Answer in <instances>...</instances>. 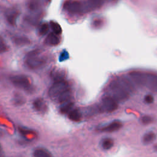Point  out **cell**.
Here are the masks:
<instances>
[{
	"mask_svg": "<svg viewBox=\"0 0 157 157\" xmlns=\"http://www.w3.org/2000/svg\"><path fill=\"white\" fill-rule=\"evenodd\" d=\"M109 90L112 97L116 101L123 102L126 101L129 96V93L120 84L117 79L111 82L109 85Z\"/></svg>",
	"mask_w": 157,
	"mask_h": 157,
	"instance_id": "6da1fadb",
	"label": "cell"
},
{
	"mask_svg": "<svg viewBox=\"0 0 157 157\" xmlns=\"http://www.w3.org/2000/svg\"><path fill=\"white\" fill-rule=\"evenodd\" d=\"M63 9L71 13L78 14L89 11L91 9L88 2H84L78 0H67L63 4Z\"/></svg>",
	"mask_w": 157,
	"mask_h": 157,
	"instance_id": "7a4b0ae2",
	"label": "cell"
},
{
	"mask_svg": "<svg viewBox=\"0 0 157 157\" xmlns=\"http://www.w3.org/2000/svg\"><path fill=\"white\" fill-rule=\"evenodd\" d=\"M70 90L69 85L64 80L55 82L49 88L48 96L52 99L57 101L61 96Z\"/></svg>",
	"mask_w": 157,
	"mask_h": 157,
	"instance_id": "3957f363",
	"label": "cell"
},
{
	"mask_svg": "<svg viewBox=\"0 0 157 157\" xmlns=\"http://www.w3.org/2000/svg\"><path fill=\"white\" fill-rule=\"evenodd\" d=\"M118 108L117 101H116L112 96H105L104 97L101 102L100 109L105 112L110 113L116 110Z\"/></svg>",
	"mask_w": 157,
	"mask_h": 157,
	"instance_id": "277c9868",
	"label": "cell"
},
{
	"mask_svg": "<svg viewBox=\"0 0 157 157\" xmlns=\"http://www.w3.org/2000/svg\"><path fill=\"white\" fill-rule=\"evenodd\" d=\"M12 83L16 87L24 89L29 90L31 87V83L29 79L24 75H16L10 78Z\"/></svg>",
	"mask_w": 157,
	"mask_h": 157,
	"instance_id": "5b68a950",
	"label": "cell"
},
{
	"mask_svg": "<svg viewBox=\"0 0 157 157\" xmlns=\"http://www.w3.org/2000/svg\"><path fill=\"white\" fill-rule=\"evenodd\" d=\"M46 63V60L44 58L36 56H27L26 59V65L31 69H34L39 68L40 67L44 65Z\"/></svg>",
	"mask_w": 157,
	"mask_h": 157,
	"instance_id": "8992f818",
	"label": "cell"
},
{
	"mask_svg": "<svg viewBox=\"0 0 157 157\" xmlns=\"http://www.w3.org/2000/svg\"><path fill=\"white\" fill-rule=\"evenodd\" d=\"M129 75L131 81L137 86H146V74L134 71L130 72Z\"/></svg>",
	"mask_w": 157,
	"mask_h": 157,
	"instance_id": "52a82bcc",
	"label": "cell"
},
{
	"mask_svg": "<svg viewBox=\"0 0 157 157\" xmlns=\"http://www.w3.org/2000/svg\"><path fill=\"white\" fill-rule=\"evenodd\" d=\"M123 126V124L121 121L116 120L110 122L107 125L102 127L101 128V131L103 132H112L116 131L119 130Z\"/></svg>",
	"mask_w": 157,
	"mask_h": 157,
	"instance_id": "ba28073f",
	"label": "cell"
},
{
	"mask_svg": "<svg viewBox=\"0 0 157 157\" xmlns=\"http://www.w3.org/2000/svg\"><path fill=\"white\" fill-rule=\"evenodd\" d=\"M146 86L151 90L157 91V75L146 74Z\"/></svg>",
	"mask_w": 157,
	"mask_h": 157,
	"instance_id": "9c48e42d",
	"label": "cell"
},
{
	"mask_svg": "<svg viewBox=\"0 0 157 157\" xmlns=\"http://www.w3.org/2000/svg\"><path fill=\"white\" fill-rule=\"evenodd\" d=\"M54 33H50L45 40V43L48 45L51 46H55L59 44L60 42V38Z\"/></svg>",
	"mask_w": 157,
	"mask_h": 157,
	"instance_id": "30bf717a",
	"label": "cell"
},
{
	"mask_svg": "<svg viewBox=\"0 0 157 157\" xmlns=\"http://www.w3.org/2000/svg\"><path fill=\"white\" fill-rule=\"evenodd\" d=\"M18 15V12L16 10H9L6 12V18L9 25L15 26L16 24V20Z\"/></svg>",
	"mask_w": 157,
	"mask_h": 157,
	"instance_id": "8fae6325",
	"label": "cell"
},
{
	"mask_svg": "<svg viewBox=\"0 0 157 157\" xmlns=\"http://www.w3.org/2000/svg\"><path fill=\"white\" fill-rule=\"evenodd\" d=\"M33 157H53V155L45 148H37L33 151Z\"/></svg>",
	"mask_w": 157,
	"mask_h": 157,
	"instance_id": "7c38bea8",
	"label": "cell"
},
{
	"mask_svg": "<svg viewBox=\"0 0 157 157\" xmlns=\"http://www.w3.org/2000/svg\"><path fill=\"white\" fill-rule=\"evenodd\" d=\"M51 77L56 82L61 81L63 80V78L65 77V74L64 71L60 69H54L51 73Z\"/></svg>",
	"mask_w": 157,
	"mask_h": 157,
	"instance_id": "4fadbf2b",
	"label": "cell"
},
{
	"mask_svg": "<svg viewBox=\"0 0 157 157\" xmlns=\"http://www.w3.org/2000/svg\"><path fill=\"white\" fill-rule=\"evenodd\" d=\"M82 113L78 109H73L68 113V118L72 121H79L82 118Z\"/></svg>",
	"mask_w": 157,
	"mask_h": 157,
	"instance_id": "5bb4252c",
	"label": "cell"
},
{
	"mask_svg": "<svg viewBox=\"0 0 157 157\" xmlns=\"http://www.w3.org/2000/svg\"><path fill=\"white\" fill-rule=\"evenodd\" d=\"M13 42L18 46H23L26 45L30 44V40L25 36H18V37H14L12 39Z\"/></svg>",
	"mask_w": 157,
	"mask_h": 157,
	"instance_id": "9a60e30c",
	"label": "cell"
},
{
	"mask_svg": "<svg viewBox=\"0 0 157 157\" xmlns=\"http://www.w3.org/2000/svg\"><path fill=\"white\" fill-rule=\"evenodd\" d=\"M74 106V104L72 102L67 101L64 103H63L61 106L60 107L59 111L61 113L66 114L69 113L72 110H73V107Z\"/></svg>",
	"mask_w": 157,
	"mask_h": 157,
	"instance_id": "2e32d148",
	"label": "cell"
},
{
	"mask_svg": "<svg viewBox=\"0 0 157 157\" xmlns=\"http://www.w3.org/2000/svg\"><path fill=\"white\" fill-rule=\"evenodd\" d=\"M33 107L37 111H42L44 110L45 102L41 98H37L33 102Z\"/></svg>",
	"mask_w": 157,
	"mask_h": 157,
	"instance_id": "e0dca14e",
	"label": "cell"
},
{
	"mask_svg": "<svg viewBox=\"0 0 157 157\" xmlns=\"http://www.w3.org/2000/svg\"><path fill=\"white\" fill-rule=\"evenodd\" d=\"M156 137V135L153 132H148L145 134L142 137V142L145 144H148L153 142Z\"/></svg>",
	"mask_w": 157,
	"mask_h": 157,
	"instance_id": "ac0fdd59",
	"label": "cell"
},
{
	"mask_svg": "<svg viewBox=\"0 0 157 157\" xmlns=\"http://www.w3.org/2000/svg\"><path fill=\"white\" fill-rule=\"evenodd\" d=\"M105 0H88V3L91 9L101 7Z\"/></svg>",
	"mask_w": 157,
	"mask_h": 157,
	"instance_id": "d6986e66",
	"label": "cell"
},
{
	"mask_svg": "<svg viewBox=\"0 0 157 157\" xmlns=\"http://www.w3.org/2000/svg\"><path fill=\"white\" fill-rule=\"evenodd\" d=\"M113 140L110 138H105L102 142V147L104 150H108L111 149L113 146Z\"/></svg>",
	"mask_w": 157,
	"mask_h": 157,
	"instance_id": "ffe728a7",
	"label": "cell"
},
{
	"mask_svg": "<svg viewBox=\"0 0 157 157\" xmlns=\"http://www.w3.org/2000/svg\"><path fill=\"white\" fill-rule=\"evenodd\" d=\"M28 8L31 11H36L40 8V2L39 0H29L28 3Z\"/></svg>",
	"mask_w": 157,
	"mask_h": 157,
	"instance_id": "44dd1931",
	"label": "cell"
},
{
	"mask_svg": "<svg viewBox=\"0 0 157 157\" xmlns=\"http://www.w3.org/2000/svg\"><path fill=\"white\" fill-rule=\"evenodd\" d=\"M50 26L52 29L53 30V33H55L56 34H60L61 33V32H62L61 28L58 23H56L55 21H51L50 23Z\"/></svg>",
	"mask_w": 157,
	"mask_h": 157,
	"instance_id": "7402d4cb",
	"label": "cell"
},
{
	"mask_svg": "<svg viewBox=\"0 0 157 157\" xmlns=\"http://www.w3.org/2000/svg\"><path fill=\"white\" fill-rule=\"evenodd\" d=\"M13 102L16 105H21L25 103V99L21 95L16 94L13 99Z\"/></svg>",
	"mask_w": 157,
	"mask_h": 157,
	"instance_id": "603a6c76",
	"label": "cell"
},
{
	"mask_svg": "<svg viewBox=\"0 0 157 157\" xmlns=\"http://www.w3.org/2000/svg\"><path fill=\"white\" fill-rule=\"evenodd\" d=\"M49 29V25L48 23H43L40 25V28H39V33L40 35L41 36H44L45 34H47V33L48 32Z\"/></svg>",
	"mask_w": 157,
	"mask_h": 157,
	"instance_id": "cb8c5ba5",
	"label": "cell"
},
{
	"mask_svg": "<svg viewBox=\"0 0 157 157\" xmlns=\"http://www.w3.org/2000/svg\"><path fill=\"white\" fill-rule=\"evenodd\" d=\"M140 121L142 124H148L151 123L153 121V118L151 117H150L149 115H144V116L142 117Z\"/></svg>",
	"mask_w": 157,
	"mask_h": 157,
	"instance_id": "d4e9b609",
	"label": "cell"
},
{
	"mask_svg": "<svg viewBox=\"0 0 157 157\" xmlns=\"http://www.w3.org/2000/svg\"><path fill=\"white\" fill-rule=\"evenodd\" d=\"M69 58V54L66 51H63V52L60 54L59 57V59L60 61H64L66 59H67Z\"/></svg>",
	"mask_w": 157,
	"mask_h": 157,
	"instance_id": "484cf974",
	"label": "cell"
},
{
	"mask_svg": "<svg viewBox=\"0 0 157 157\" xmlns=\"http://www.w3.org/2000/svg\"><path fill=\"white\" fill-rule=\"evenodd\" d=\"M144 100L145 101V102L148 103V104H151L154 101V98L153 97L152 95L151 94H147L145 96V98H144Z\"/></svg>",
	"mask_w": 157,
	"mask_h": 157,
	"instance_id": "4316f807",
	"label": "cell"
},
{
	"mask_svg": "<svg viewBox=\"0 0 157 157\" xmlns=\"http://www.w3.org/2000/svg\"><path fill=\"white\" fill-rule=\"evenodd\" d=\"M21 134H29L31 132V131L29 129H27L26 128H20L19 129Z\"/></svg>",
	"mask_w": 157,
	"mask_h": 157,
	"instance_id": "83f0119b",
	"label": "cell"
},
{
	"mask_svg": "<svg viewBox=\"0 0 157 157\" xmlns=\"http://www.w3.org/2000/svg\"><path fill=\"white\" fill-rule=\"evenodd\" d=\"M154 148H155V149L157 151V145H155L154 146Z\"/></svg>",
	"mask_w": 157,
	"mask_h": 157,
	"instance_id": "f1b7e54d",
	"label": "cell"
}]
</instances>
